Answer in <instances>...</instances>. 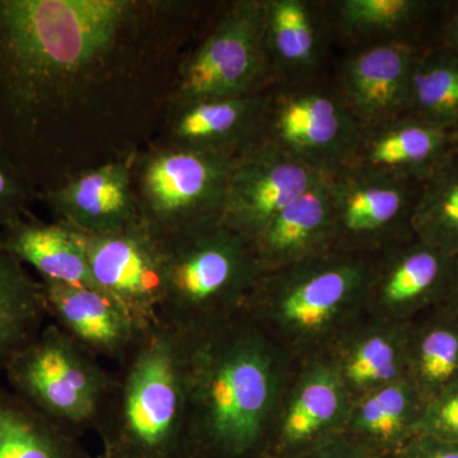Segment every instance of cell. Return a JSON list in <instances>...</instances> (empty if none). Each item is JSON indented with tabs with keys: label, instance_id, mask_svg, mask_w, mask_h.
I'll use <instances>...</instances> for the list:
<instances>
[{
	"label": "cell",
	"instance_id": "1",
	"mask_svg": "<svg viewBox=\"0 0 458 458\" xmlns=\"http://www.w3.org/2000/svg\"><path fill=\"white\" fill-rule=\"evenodd\" d=\"M131 0H0V155L49 186L68 99L104 77L144 16Z\"/></svg>",
	"mask_w": 458,
	"mask_h": 458
},
{
	"label": "cell",
	"instance_id": "2",
	"mask_svg": "<svg viewBox=\"0 0 458 458\" xmlns=\"http://www.w3.org/2000/svg\"><path fill=\"white\" fill-rule=\"evenodd\" d=\"M295 361L245 311L191 336L185 458H264Z\"/></svg>",
	"mask_w": 458,
	"mask_h": 458
},
{
	"label": "cell",
	"instance_id": "3",
	"mask_svg": "<svg viewBox=\"0 0 458 458\" xmlns=\"http://www.w3.org/2000/svg\"><path fill=\"white\" fill-rule=\"evenodd\" d=\"M191 336L148 328L117 364L95 432L113 458H185Z\"/></svg>",
	"mask_w": 458,
	"mask_h": 458
},
{
	"label": "cell",
	"instance_id": "4",
	"mask_svg": "<svg viewBox=\"0 0 458 458\" xmlns=\"http://www.w3.org/2000/svg\"><path fill=\"white\" fill-rule=\"evenodd\" d=\"M373 260L330 251L267 271L243 311L293 360L322 355L366 316Z\"/></svg>",
	"mask_w": 458,
	"mask_h": 458
},
{
	"label": "cell",
	"instance_id": "5",
	"mask_svg": "<svg viewBox=\"0 0 458 458\" xmlns=\"http://www.w3.org/2000/svg\"><path fill=\"white\" fill-rule=\"evenodd\" d=\"M159 240L164 273L159 322L195 336L245 310L262 274L249 240L221 221Z\"/></svg>",
	"mask_w": 458,
	"mask_h": 458
},
{
	"label": "cell",
	"instance_id": "6",
	"mask_svg": "<svg viewBox=\"0 0 458 458\" xmlns=\"http://www.w3.org/2000/svg\"><path fill=\"white\" fill-rule=\"evenodd\" d=\"M3 375L17 396L78 438L95 430L113 382L101 360L51 322L14 355Z\"/></svg>",
	"mask_w": 458,
	"mask_h": 458
},
{
	"label": "cell",
	"instance_id": "7",
	"mask_svg": "<svg viewBox=\"0 0 458 458\" xmlns=\"http://www.w3.org/2000/svg\"><path fill=\"white\" fill-rule=\"evenodd\" d=\"M236 158L167 143L132 159L141 223L164 238L219 221Z\"/></svg>",
	"mask_w": 458,
	"mask_h": 458
},
{
	"label": "cell",
	"instance_id": "8",
	"mask_svg": "<svg viewBox=\"0 0 458 458\" xmlns=\"http://www.w3.org/2000/svg\"><path fill=\"white\" fill-rule=\"evenodd\" d=\"M270 77L264 3L241 0L219 18L203 44L181 64L172 105L260 92Z\"/></svg>",
	"mask_w": 458,
	"mask_h": 458
},
{
	"label": "cell",
	"instance_id": "9",
	"mask_svg": "<svg viewBox=\"0 0 458 458\" xmlns=\"http://www.w3.org/2000/svg\"><path fill=\"white\" fill-rule=\"evenodd\" d=\"M420 185L358 165L333 172L334 251L377 256L414 237L410 219Z\"/></svg>",
	"mask_w": 458,
	"mask_h": 458
},
{
	"label": "cell",
	"instance_id": "10",
	"mask_svg": "<svg viewBox=\"0 0 458 458\" xmlns=\"http://www.w3.org/2000/svg\"><path fill=\"white\" fill-rule=\"evenodd\" d=\"M361 131L337 92L301 84L267 95L260 140L318 170L335 172L351 161Z\"/></svg>",
	"mask_w": 458,
	"mask_h": 458
},
{
	"label": "cell",
	"instance_id": "11",
	"mask_svg": "<svg viewBox=\"0 0 458 458\" xmlns=\"http://www.w3.org/2000/svg\"><path fill=\"white\" fill-rule=\"evenodd\" d=\"M352 399L324 355L295 361L264 458H298L343 436Z\"/></svg>",
	"mask_w": 458,
	"mask_h": 458
},
{
	"label": "cell",
	"instance_id": "12",
	"mask_svg": "<svg viewBox=\"0 0 458 458\" xmlns=\"http://www.w3.org/2000/svg\"><path fill=\"white\" fill-rule=\"evenodd\" d=\"M93 282L141 327L159 324L161 240L141 221L105 234L80 233Z\"/></svg>",
	"mask_w": 458,
	"mask_h": 458
},
{
	"label": "cell",
	"instance_id": "13",
	"mask_svg": "<svg viewBox=\"0 0 458 458\" xmlns=\"http://www.w3.org/2000/svg\"><path fill=\"white\" fill-rule=\"evenodd\" d=\"M328 174L259 140L234 161L219 221L250 242Z\"/></svg>",
	"mask_w": 458,
	"mask_h": 458
},
{
	"label": "cell",
	"instance_id": "14",
	"mask_svg": "<svg viewBox=\"0 0 458 458\" xmlns=\"http://www.w3.org/2000/svg\"><path fill=\"white\" fill-rule=\"evenodd\" d=\"M454 259L415 237L375 256L366 316L411 321L441 302Z\"/></svg>",
	"mask_w": 458,
	"mask_h": 458
},
{
	"label": "cell",
	"instance_id": "15",
	"mask_svg": "<svg viewBox=\"0 0 458 458\" xmlns=\"http://www.w3.org/2000/svg\"><path fill=\"white\" fill-rule=\"evenodd\" d=\"M419 51L411 41L379 42L344 60L337 95L360 122L372 128L406 116L412 68Z\"/></svg>",
	"mask_w": 458,
	"mask_h": 458
},
{
	"label": "cell",
	"instance_id": "16",
	"mask_svg": "<svg viewBox=\"0 0 458 458\" xmlns=\"http://www.w3.org/2000/svg\"><path fill=\"white\" fill-rule=\"evenodd\" d=\"M40 284L51 324L98 360L122 363L148 330L98 288L49 280Z\"/></svg>",
	"mask_w": 458,
	"mask_h": 458
},
{
	"label": "cell",
	"instance_id": "17",
	"mask_svg": "<svg viewBox=\"0 0 458 458\" xmlns=\"http://www.w3.org/2000/svg\"><path fill=\"white\" fill-rule=\"evenodd\" d=\"M132 159L113 161L57 181L42 192L56 222L86 234L120 231L140 221Z\"/></svg>",
	"mask_w": 458,
	"mask_h": 458
},
{
	"label": "cell",
	"instance_id": "18",
	"mask_svg": "<svg viewBox=\"0 0 458 458\" xmlns=\"http://www.w3.org/2000/svg\"><path fill=\"white\" fill-rule=\"evenodd\" d=\"M408 331L409 322L364 316L322 355L354 401L406 377Z\"/></svg>",
	"mask_w": 458,
	"mask_h": 458
},
{
	"label": "cell",
	"instance_id": "19",
	"mask_svg": "<svg viewBox=\"0 0 458 458\" xmlns=\"http://www.w3.org/2000/svg\"><path fill=\"white\" fill-rule=\"evenodd\" d=\"M331 174L286 205L250 241L262 273L334 251Z\"/></svg>",
	"mask_w": 458,
	"mask_h": 458
},
{
	"label": "cell",
	"instance_id": "20",
	"mask_svg": "<svg viewBox=\"0 0 458 458\" xmlns=\"http://www.w3.org/2000/svg\"><path fill=\"white\" fill-rule=\"evenodd\" d=\"M267 95L200 99L172 105L170 141L174 146L238 157L260 140Z\"/></svg>",
	"mask_w": 458,
	"mask_h": 458
},
{
	"label": "cell",
	"instance_id": "21",
	"mask_svg": "<svg viewBox=\"0 0 458 458\" xmlns=\"http://www.w3.org/2000/svg\"><path fill=\"white\" fill-rule=\"evenodd\" d=\"M454 148V131L406 114L363 129L348 165L423 181Z\"/></svg>",
	"mask_w": 458,
	"mask_h": 458
},
{
	"label": "cell",
	"instance_id": "22",
	"mask_svg": "<svg viewBox=\"0 0 458 458\" xmlns=\"http://www.w3.org/2000/svg\"><path fill=\"white\" fill-rule=\"evenodd\" d=\"M424 406L403 377L352 401L343 436L377 458H391L417 436Z\"/></svg>",
	"mask_w": 458,
	"mask_h": 458
},
{
	"label": "cell",
	"instance_id": "23",
	"mask_svg": "<svg viewBox=\"0 0 458 458\" xmlns=\"http://www.w3.org/2000/svg\"><path fill=\"white\" fill-rule=\"evenodd\" d=\"M270 77L286 86L306 84L324 47L321 17L306 0H262Z\"/></svg>",
	"mask_w": 458,
	"mask_h": 458
},
{
	"label": "cell",
	"instance_id": "24",
	"mask_svg": "<svg viewBox=\"0 0 458 458\" xmlns=\"http://www.w3.org/2000/svg\"><path fill=\"white\" fill-rule=\"evenodd\" d=\"M0 245L40 280L98 288L90 274L80 232L60 222L22 216L0 228Z\"/></svg>",
	"mask_w": 458,
	"mask_h": 458
},
{
	"label": "cell",
	"instance_id": "25",
	"mask_svg": "<svg viewBox=\"0 0 458 458\" xmlns=\"http://www.w3.org/2000/svg\"><path fill=\"white\" fill-rule=\"evenodd\" d=\"M406 377L424 403L458 381V318L445 307L409 322Z\"/></svg>",
	"mask_w": 458,
	"mask_h": 458
},
{
	"label": "cell",
	"instance_id": "26",
	"mask_svg": "<svg viewBox=\"0 0 458 458\" xmlns=\"http://www.w3.org/2000/svg\"><path fill=\"white\" fill-rule=\"evenodd\" d=\"M0 458H95L81 438L55 426L0 384Z\"/></svg>",
	"mask_w": 458,
	"mask_h": 458
},
{
	"label": "cell",
	"instance_id": "27",
	"mask_svg": "<svg viewBox=\"0 0 458 458\" xmlns=\"http://www.w3.org/2000/svg\"><path fill=\"white\" fill-rule=\"evenodd\" d=\"M47 319L40 280L0 245V375L41 333Z\"/></svg>",
	"mask_w": 458,
	"mask_h": 458
},
{
	"label": "cell",
	"instance_id": "28",
	"mask_svg": "<svg viewBox=\"0 0 458 458\" xmlns=\"http://www.w3.org/2000/svg\"><path fill=\"white\" fill-rule=\"evenodd\" d=\"M412 236L458 259V150H452L421 181L412 208Z\"/></svg>",
	"mask_w": 458,
	"mask_h": 458
},
{
	"label": "cell",
	"instance_id": "29",
	"mask_svg": "<svg viewBox=\"0 0 458 458\" xmlns=\"http://www.w3.org/2000/svg\"><path fill=\"white\" fill-rule=\"evenodd\" d=\"M408 116L458 131V55L445 47L418 54Z\"/></svg>",
	"mask_w": 458,
	"mask_h": 458
},
{
	"label": "cell",
	"instance_id": "30",
	"mask_svg": "<svg viewBox=\"0 0 458 458\" xmlns=\"http://www.w3.org/2000/svg\"><path fill=\"white\" fill-rule=\"evenodd\" d=\"M436 3L426 0H343L336 5V26L355 41H408L403 38Z\"/></svg>",
	"mask_w": 458,
	"mask_h": 458
},
{
	"label": "cell",
	"instance_id": "31",
	"mask_svg": "<svg viewBox=\"0 0 458 458\" xmlns=\"http://www.w3.org/2000/svg\"><path fill=\"white\" fill-rule=\"evenodd\" d=\"M35 195L36 190L22 172L0 155V228L30 216V205Z\"/></svg>",
	"mask_w": 458,
	"mask_h": 458
},
{
	"label": "cell",
	"instance_id": "32",
	"mask_svg": "<svg viewBox=\"0 0 458 458\" xmlns=\"http://www.w3.org/2000/svg\"><path fill=\"white\" fill-rule=\"evenodd\" d=\"M417 434L458 442V381L428 401Z\"/></svg>",
	"mask_w": 458,
	"mask_h": 458
},
{
	"label": "cell",
	"instance_id": "33",
	"mask_svg": "<svg viewBox=\"0 0 458 458\" xmlns=\"http://www.w3.org/2000/svg\"><path fill=\"white\" fill-rule=\"evenodd\" d=\"M391 458H458V442L417 434Z\"/></svg>",
	"mask_w": 458,
	"mask_h": 458
},
{
	"label": "cell",
	"instance_id": "34",
	"mask_svg": "<svg viewBox=\"0 0 458 458\" xmlns=\"http://www.w3.org/2000/svg\"><path fill=\"white\" fill-rule=\"evenodd\" d=\"M298 458H377L344 436L336 437Z\"/></svg>",
	"mask_w": 458,
	"mask_h": 458
},
{
	"label": "cell",
	"instance_id": "35",
	"mask_svg": "<svg viewBox=\"0 0 458 458\" xmlns=\"http://www.w3.org/2000/svg\"><path fill=\"white\" fill-rule=\"evenodd\" d=\"M438 304L458 318V259H454L450 279L445 285L441 302Z\"/></svg>",
	"mask_w": 458,
	"mask_h": 458
},
{
	"label": "cell",
	"instance_id": "36",
	"mask_svg": "<svg viewBox=\"0 0 458 458\" xmlns=\"http://www.w3.org/2000/svg\"><path fill=\"white\" fill-rule=\"evenodd\" d=\"M443 47L458 55V7L452 12L443 29Z\"/></svg>",
	"mask_w": 458,
	"mask_h": 458
},
{
	"label": "cell",
	"instance_id": "37",
	"mask_svg": "<svg viewBox=\"0 0 458 458\" xmlns=\"http://www.w3.org/2000/svg\"><path fill=\"white\" fill-rule=\"evenodd\" d=\"M454 149L458 150V131H454Z\"/></svg>",
	"mask_w": 458,
	"mask_h": 458
},
{
	"label": "cell",
	"instance_id": "38",
	"mask_svg": "<svg viewBox=\"0 0 458 458\" xmlns=\"http://www.w3.org/2000/svg\"><path fill=\"white\" fill-rule=\"evenodd\" d=\"M95 458H113V457H110L108 456V454H105V452H99V454H98V456H95Z\"/></svg>",
	"mask_w": 458,
	"mask_h": 458
}]
</instances>
